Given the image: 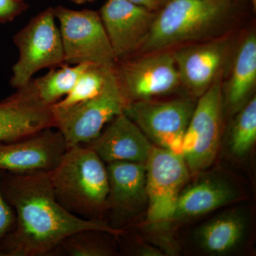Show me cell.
<instances>
[{
	"mask_svg": "<svg viewBox=\"0 0 256 256\" xmlns=\"http://www.w3.org/2000/svg\"><path fill=\"white\" fill-rule=\"evenodd\" d=\"M1 186L16 223L0 242V256H50L66 237L79 230H102L119 237L124 230L107 220H86L57 202L47 172H2Z\"/></svg>",
	"mask_w": 256,
	"mask_h": 256,
	"instance_id": "6da1fadb",
	"label": "cell"
},
{
	"mask_svg": "<svg viewBox=\"0 0 256 256\" xmlns=\"http://www.w3.org/2000/svg\"><path fill=\"white\" fill-rule=\"evenodd\" d=\"M48 174L56 198L65 210L86 220L100 218L107 206L108 176L105 163L92 148H68Z\"/></svg>",
	"mask_w": 256,
	"mask_h": 256,
	"instance_id": "7a4b0ae2",
	"label": "cell"
},
{
	"mask_svg": "<svg viewBox=\"0 0 256 256\" xmlns=\"http://www.w3.org/2000/svg\"><path fill=\"white\" fill-rule=\"evenodd\" d=\"M238 0H170L156 12L140 52L151 54L204 40L235 14Z\"/></svg>",
	"mask_w": 256,
	"mask_h": 256,
	"instance_id": "3957f363",
	"label": "cell"
},
{
	"mask_svg": "<svg viewBox=\"0 0 256 256\" xmlns=\"http://www.w3.org/2000/svg\"><path fill=\"white\" fill-rule=\"evenodd\" d=\"M127 105L114 68L95 97L65 108L52 106L55 128L63 134L67 149L88 144L100 134L108 122L122 114Z\"/></svg>",
	"mask_w": 256,
	"mask_h": 256,
	"instance_id": "277c9868",
	"label": "cell"
},
{
	"mask_svg": "<svg viewBox=\"0 0 256 256\" xmlns=\"http://www.w3.org/2000/svg\"><path fill=\"white\" fill-rule=\"evenodd\" d=\"M55 20L54 8H48L14 35L13 41L20 56L13 66L10 84L16 90L28 86L34 74L41 69L65 64L62 36Z\"/></svg>",
	"mask_w": 256,
	"mask_h": 256,
	"instance_id": "5b68a950",
	"label": "cell"
},
{
	"mask_svg": "<svg viewBox=\"0 0 256 256\" xmlns=\"http://www.w3.org/2000/svg\"><path fill=\"white\" fill-rule=\"evenodd\" d=\"M56 18L60 24L65 64H90L114 68L117 63L99 13L58 6Z\"/></svg>",
	"mask_w": 256,
	"mask_h": 256,
	"instance_id": "8992f818",
	"label": "cell"
},
{
	"mask_svg": "<svg viewBox=\"0 0 256 256\" xmlns=\"http://www.w3.org/2000/svg\"><path fill=\"white\" fill-rule=\"evenodd\" d=\"M223 88L220 75L195 106L185 131L182 156L190 174H198L214 161L220 137Z\"/></svg>",
	"mask_w": 256,
	"mask_h": 256,
	"instance_id": "52a82bcc",
	"label": "cell"
},
{
	"mask_svg": "<svg viewBox=\"0 0 256 256\" xmlns=\"http://www.w3.org/2000/svg\"><path fill=\"white\" fill-rule=\"evenodd\" d=\"M195 106L188 99L137 100L128 104L124 112L154 146L182 154L184 136Z\"/></svg>",
	"mask_w": 256,
	"mask_h": 256,
	"instance_id": "ba28073f",
	"label": "cell"
},
{
	"mask_svg": "<svg viewBox=\"0 0 256 256\" xmlns=\"http://www.w3.org/2000/svg\"><path fill=\"white\" fill-rule=\"evenodd\" d=\"M148 220L153 224L170 223L180 192L190 176L182 154L154 146L146 162Z\"/></svg>",
	"mask_w": 256,
	"mask_h": 256,
	"instance_id": "9c48e42d",
	"label": "cell"
},
{
	"mask_svg": "<svg viewBox=\"0 0 256 256\" xmlns=\"http://www.w3.org/2000/svg\"><path fill=\"white\" fill-rule=\"evenodd\" d=\"M120 62L114 73L128 104L166 95L181 84L172 54L165 50L140 60Z\"/></svg>",
	"mask_w": 256,
	"mask_h": 256,
	"instance_id": "30bf717a",
	"label": "cell"
},
{
	"mask_svg": "<svg viewBox=\"0 0 256 256\" xmlns=\"http://www.w3.org/2000/svg\"><path fill=\"white\" fill-rule=\"evenodd\" d=\"M99 14L118 62L140 52L156 12L129 0H108Z\"/></svg>",
	"mask_w": 256,
	"mask_h": 256,
	"instance_id": "8fae6325",
	"label": "cell"
},
{
	"mask_svg": "<svg viewBox=\"0 0 256 256\" xmlns=\"http://www.w3.org/2000/svg\"><path fill=\"white\" fill-rule=\"evenodd\" d=\"M67 146L63 134L53 128L11 142H0V170L12 173L50 172Z\"/></svg>",
	"mask_w": 256,
	"mask_h": 256,
	"instance_id": "7c38bea8",
	"label": "cell"
},
{
	"mask_svg": "<svg viewBox=\"0 0 256 256\" xmlns=\"http://www.w3.org/2000/svg\"><path fill=\"white\" fill-rule=\"evenodd\" d=\"M52 106L37 96L31 82L0 101V142H11L55 128Z\"/></svg>",
	"mask_w": 256,
	"mask_h": 256,
	"instance_id": "4fadbf2b",
	"label": "cell"
},
{
	"mask_svg": "<svg viewBox=\"0 0 256 256\" xmlns=\"http://www.w3.org/2000/svg\"><path fill=\"white\" fill-rule=\"evenodd\" d=\"M109 192L106 210L112 216V228L120 229V224L133 216L146 201V163L119 161L106 166Z\"/></svg>",
	"mask_w": 256,
	"mask_h": 256,
	"instance_id": "5bb4252c",
	"label": "cell"
},
{
	"mask_svg": "<svg viewBox=\"0 0 256 256\" xmlns=\"http://www.w3.org/2000/svg\"><path fill=\"white\" fill-rule=\"evenodd\" d=\"M104 163H146L154 144L124 112L114 117L97 138L86 144Z\"/></svg>",
	"mask_w": 256,
	"mask_h": 256,
	"instance_id": "9a60e30c",
	"label": "cell"
},
{
	"mask_svg": "<svg viewBox=\"0 0 256 256\" xmlns=\"http://www.w3.org/2000/svg\"><path fill=\"white\" fill-rule=\"evenodd\" d=\"M225 42H210L173 52L180 82L192 95L200 97L220 75L226 54Z\"/></svg>",
	"mask_w": 256,
	"mask_h": 256,
	"instance_id": "2e32d148",
	"label": "cell"
},
{
	"mask_svg": "<svg viewBox=\"0 0 256 256\" xmlns=\"http://www.w3.org/2000/svg\"><path fill=\"white\" fill-rule=\"evenodd\" d=\"M240 197L237 188L224 178H201L184 186L180 192L170 223L206 214L237 201Z\"/></svg>",
	"mask_w": 256,
	"mask_h": 256,
	"instance_id": "e0dca14e",
	"label": "cell"
},
{
	"mask_svg": "<svg viewBox=\"0 0 256 256\" xmlns=\"http://www.w3.org/2000/svg\"><path fill=\"white\" fill-rule=\"evenodd\" d=\"M248 220L242 210H229L202 224L194 238L202 250L212 255L234 252L246 236Z\"/></svg>",
	"mask_w": 256,
	"mask_h": 256,
	"instance_id": "ac0fdd59",
	"label": "cell"
},
{
	"mask_svg": "<svg viewBox=\"0 0 256 256\" xmlns=\"http://www.w3.org/2000/svg\"><path fill=\"white\" fill-rule=\"evenodd\" d=\"M256 82V36L246 37L239 47L226 89V104L230 112H238L248 102Z\"/></svg>",
	"mask_w": 256,
	"mask_h": 256,
	"instance_id": "d6986e66",
	"label": "cell"
},
{
	"mask_svg": "<svg viewBox=\"0 0 256 256\" xmlns=\"http://www.w3.org/2000/svg\"><path fill=\"white\" fill-rule=\"evenodd\" d=\"M90 64H76L74 66L62 65L52 69L44 76L31 80L32 86L40 100L52 106L72 90L78 77Z\"/></svg>",
	"mask_w": 256,
	"mask_h": 256,
	"instance_id": "ffe728a7",
	"label": "cell"
},
{
	"mask_svg": "<svg viewBox=\"0 0 256 256\" xmlns=\"http://www.w3.org/2000/svg\"><path fill=\"white\" fill-rule=\"evenodd\" d=\"M102 230H79L70 234L60 242L50 256H110L114 248L104 238Z\"/></svg>",
	"mask_w": 256,
	"mask_h": 256,
	"instance_id": "44dd1931",
	"label": "cell"
},
{
	"mask_svg": "<svg viewBox=\"0 0 256 256\" xmlns=\"http://www.w3.org/2000/svg\"><path fill=\"white\" fill-rule=\"evenodd\" d=\"M237 112L229 134L228 144L232 154L242 158L250 152L256 141V96Z\"/></svg>",
	"mask_w": 256,
	"mask_h": 256,
	"instance_id": "7402d4cb",
	"label": "cell"
},
{
	"mask_svg": "<svg viewBox=\"0 0 256 256\" xmlns=\"http://www.w3.org/2000/svg\"><path fill=\"white\" fill-rule=\"evenodd\" d=\"M114 68L90 64L80 74L69 94L52 106L65 108L95 97L104 88L108 76Z\"/></svg>",
	"mask_w": 256,
	"mask_h": 256,
	"instance_id": "603a6c76",
	"label": "cell"
},
{
	"mask_svg": "<svg viewBox=\"0 0 256 256\" xmlns=\"http://www.w3.org/2000/svg\"><path fill=\"white\" fill-rule=\"evenodd\" d=\"M2 172L0 170V242L10 232H12L16 223L14 208L8 203L3 194L1 186Z\"/></svg>",
	"mask_w": 256,
	"mask_h": 256,
	"instance_id": "cb8c5ba5",
	"label": "cell"
},
{
	"mask_svg": "<svg viewBox=\"0 0 256 256\" xmlns=\"http://www.w3.org/2000/svg\"><path fill=\"white\" fill-rule=\"evenodd\" d=\"M28 8L24 0H0V23L12 21Z\"/></svg>",
	"mask_w": 256,
	"mask_h": 256,
	"instance_id": "d4e9b609",
	"label": "cell"
},
{
	"mask_svg": "<svg viewBox=\"0 0 256 256\" xmlns=\"http://www.w3.org/2000/svg\"><path fill=\"white\" fill-rule=\"evenodd\" d=\"M129 1L153 12H158L162 8H164L170 0H129Z\"/></svg>",
	"mask_w": 256,
	"mask_h": 256,
	"instance_id": "484cf974",
	"label": "cell"
},
{
	"mask_svg": "<svg viewBox=\"0 0 256 256\" xmlns=\"http://www.w3.org/2000/svg\"><path fill=\"white\" fill-rule=\"evenodd\" d=\"M136 252L138 255L141 256H161V252L154 249V248L150 246H140L137 248Z\"/></svg>",
	"mask_w": 256,
	"mask_h": 256,
	"instance_id": "4316f807",
	"label": "cell"
},
{
	"mask_svg": "<svg viewBox=\"0 0 256 256\" xmlns=\"http://www.w3.org/2000/svg\"><path fill=\"white\" fill-rule=\"evenodd\" d=\"M72 2L76 3V4H82L84 3L92 1V0H69Z\"/></svg>",
	"mask_w": 256,
	"mask_h": 256,
	"instance_id": "83f0119b",
	"label": "cell"
},
{
	"mask_svg": "<svg viewBox=\"0 0 256 256\" xmlns=\"http://www.w3.org/2000/svg\"><path fill=\"white\" fill-rule=\"evenodd\" d=\"M250 3H252V6H254V9L256 8V0H250Z\"/></svg>",
	"mask_w": 256,
	"mask_h": 256,
	"instance_id": "f1b7e54d",
	"label": "cell"
}]
</instances>
